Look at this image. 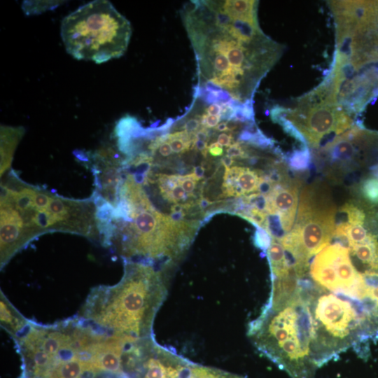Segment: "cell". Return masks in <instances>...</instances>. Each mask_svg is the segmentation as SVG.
Here are the masks:
<instances>
[{"mask_svg":"<svg viewBox=\"0 0 378 378\" xmlns=\"http://www.w3.org/2000/svg\"><path fill=\"white\" fill-rule=\"evenodd\" d=\"M258 1H190L181 15L197 62L195 97L234 108L252 106L261 80L281 57L284 46L265 34Z\"/></svg>","mask_w":378,"mask_h":378,"instance_id":"6da1fadb","label":"cell"},{"mask_svg":"<svg viewBox=\"0 0 378 378\" xmlns=\"http://www.w3.org/2000/svg\"><path fill=\"white\" fill-rule=\"evenodd\" d=\"M167 286L168 279L162 270L125 261L121 279L113 286L93 288L80 309L79 318L106 337L129 342L150 337Z\"/></svg>","mask_w":378,"mask_h":378,"instance_id":"277c9868","label":"cell"},{"mask_svg":"<svg viewBox=\"0 0 378 378\" xmlns=\"http://www.w3.org/2000/svg\"><path fill=\"white\" fill-rule=\"evenodd\" d=\"M208 152L212 156L217 157L223 155V149L218 142H214L208 146Z\"/></svg>","mask_w":378,"mask_h":378,"instance_id":"cb8c5ba5","label":"cell"},{"mask_svg":"<svg viewBox=\"0 0 378 378\" xmlns=\"http://www.w3.org/2000/svg\"><path fill=\"white\" fill-rule=\"evenodd\" d=\"M139 149V148H137ZM142 150V149H141ZM147 151V150H146ZM154 151H158L160 155L162 157L166 158L169 156L172 153V148L168 143V141H165L162 142L160 146ZM153 152V151H149Z\"/></svg>","mask_w":378,"mask_h":378,"instance_id":"7402d4cb","label":"cell"},{"mask_svg":"<svg viewBox=\"0 0 378 378\" xmlns=\"http://www.w3.org/2000/svg\"><path fill=\"white\" fill-rule=\"evenodd\" d=\"M220 119V115H211L205 113L201 116V125L205 128H214L218 125Z\"/></svg>","mask_w":378,"mask_h":378,"instance_id":"44dd1931","label":"cell"},{"mask_svg":"<svg viewBox=\"0 0 378 378\" xmlns=\"http://www.w3.org/2000/svg\"><path fill=\"white\" fill-rule=\"evenodd\" d=\"M60 35L66 52L74 58L102 64L124 55L132 27L110 1L95 0L64 17Z\"/></svg>","mask_w":378,"mask_h":378,"instance_id":"5b68a950","label":"cell"},{"mask_svg":"<svg viewBox=\"0 0 378 378\" xmlns=\"http://www.w3.org/2000/svg\"><path fill=\"white\" fill-rule=\"evenodd\" d=\"M215 130L216 131H219V132L227 131L228 130L227 122H223L219 123L215 127Z\"/></svg>","mask_w":378,"mask_h":378,"instance_id":"f546056e","label":"cell"},{"mask_svg":"<svg viewBox=\"0 0 378 378\" xmlns=\"http://www.w3.org/2000/svg\"><path fill=\"white\" fill-rule=\"evenodd\" d=\"M222 107L218 103L210 104L206 109V113L211 115H220Z\"/></svg>","mask_w":378,"mask_h":378,"instance_id":"d4e9b609","label":"cell"},{"mask_svg":"<svg viewBox=\"0 0 378 378\" xmlns=\"http://www.w3.org/2000/svg\"><path fill=\"white\" fill-rule=\"evenodd\" d=\"M185 378H247L220 369L192 363Z\"/></svg>","mask_w":378,"mask_h":378,"instance_id":"4fadbf2b","label":"cell"},{"mask_svg":"<svg viewBox=\"0 0 378 378\" xmlns=\"http://www.w3.org/2000/svg\"><path fill=\"white\" fill-rule=\"evenodd\" d=\"M335 211L333 205H321L312 190H304L295 225L285 235V244L307 261L332 239Z\"/></svg>","mask_w":378,"mask_h":378,"instance_id":"52a82bcc","label":"cell"},{"mask_svg":"<svg viewBox=\"0 0 378 378\" xmlns=\"http://www.w3.org/2000/svg\"><path fill=\"white\" fill-rule=\"evenodd\" d=\"M222 164L225 167V169L230 168L234 162V160L232 157L229 155H225L220 159Z\"/></svg>","mask_w":378,"mask_h":378,"instance_id":"83f0119b","label":"cell"},{"mask_svg":"<svg viewBox=\"0 0 378 378\" xmlns=\"http://www.w3.org/2000/svg\"><path fill=\"white\" fill-rule=\"evenodd\" d=\"M22 356V378H48L62 360L75 357L93 341L92 331L79 318L43 326L29 321L13 337Z\"/></svg>","mask_w":378,"mask_h":378,"instance_id":"8992f818","label":"cell"},{"mask_svg":"<svg viewBox=\"0 0 378 378\" xmlns=\"http://www.w3.org/2000/svg\"><path fill=\"white\" fill-rule=\"evenodd\" d=\"M197 150H200L204 156L208 152L207 142L195 139L193 146Z\"/></svg>","mask_w":378,"mask_h":378,"instance_id":"484cf974","label":"cell"},{"mask_svg":"<svg viewBox=\"0 0 378 378\" xmlns=\"http://www.w3.org/2000/svg\"><path fill=\"white\" fill-rule=\"evenodd\" d=\"M191 363L150 337L125 344L121 373L125 378H185Z\"/></svg>","mask_w":378,"mask_h":378,"instance_id":"9c48e42d","label":"cell"},{"mask_svg":"<svg viewBox=\"0 0 378 378\" xmlns=\"http://www.w3.org/2000/svg\"><path fill=\"white\" fill-rule=\"evenodd\" d=\"M213 202H211L209 200L205 197H201L199 199L197 202V204L200 206L201 209H205L209 206H210Z\"/></svg>","mask_w":378,"mask_h":378,"instance_id":"f1b7e54d","label":"cell"},{"mask_svg":"<svg viewBox=\"0 0 378 378\" xmlns=\"http://www.w3.org/2000/svg\"><path fill=\"white\" fill-rule=\"evenodd\" d=\"M0 267L31 241L45 233L62 232L100 240L93 198L61 197L23 181L13 170L1 176Z\"/></svg>","mask_w":378,"mask_h":378,"instance_id":"3957f363","label":"cell"},{"mask_svg":"<svg viewBox=\"0 0 378 378\" xmlns=\"http://www.w3.org/2000/svg\"><path fill=\"white\" fill-rule=\"evenodd\" d=\"M1 325L13 337L28 325L25 318L9 302L4 293L0 292Z\"/></svg>","mask_w":378,"mask_h":378,"instance_id":"8fae6325","label":"cell"},{"mask_svg":"<svg viewBox=\"0 0 378 378\" xmlns=\"http://www.w3.org/2000/svg\"><path fill=\"white\" fill-rule=\"evenodd\" d=\"M23 134L21 127H1V177L10 169L14 150Z\"/></svg>","mask_w":378,"mask_h":378,"instance_id":"7c38bea8","label":"cell"},{"mask_svg":"<svg viewBox=\"0 0 378 378\" xmlns=\"http://www.w3.org/2000/svg\"><path fill=\"white\" fill-rule=\"evenodd\" d=\"M310 162L309 150L305 148L295 151L290 158L289 164L295 170H303L307 168Z\"/></svg>","mask_w":378,"mask_h":378,"instance_id":"2e32d148","label":"cell"},{"mask_svg":"<svg viewBox=\"0 0 378 378\" xmlns=\"http://www.w3.org/2000/svg\"><path fill=\"white\" fill-rule=\"evenodd\" d=\"M257 229L254 235L255 245L262 251H267L270 246L272 238L266 230L256 226Z\"/></svg>","mask_w":378,"mask_h":378,"instance_id":"e0dca14e","label":"cell"},{"mask_svg":"<svg viewBox=\"0 0 378 378\" xmlns=\"http://www.w3.org/2000/svg\"><path fill=\"white\" fill-rule=\"evenodd\" d=\"M316 285L302 278L294 287L272 291L248 326L258 351L291 378H313L317 368L334 358L314 315Z\"/></svg>","mask_w":378,"mask_h":378,"instance_id":"7a4b0ae2","label":"cell"},{"mask_svg":"<svg viewBox=\"0 0 378 378\" xmlns=\"http://www.w3.org/2000/svg\"><path fill=\"white\" fill-rule=\"evenodd\" d=\"M200 125L201 117H191L184 122L181 129L188 133L195 134L199 130Z\"/></svg>","mask_w":378,"mask_h":378,"instance_id":"d6986e66","label":"cell"},{"mask_svg":"<svg viewBox=\"0 0 378 378\" xmlns=\"http://www.w3.org/2000/svg\"><path fill=\"white\" fill-rule=\"evenodd\" d=\"M226 153L227 155L232 158H246L248 157L247 153L244 150L239 142L232 144L228 148H227Z\"/></svg>","mask_w":378,"mask_h":378,"instance_id":"ffe728a7","label":"cell"},{"mask_svg":"<svg viewBox=\"0 0 378 378\" xmlns=\"http://www.w3.org/2000/svg\"><path fill=\"white\" fill-rule=\"evenodd\" d=\"M261 178L255 170L240 167L235 183L244 195L250 194L258 191Z\"/></svg>","mask_w":378,"mask_h":378,"instance_id":"5bb4252c","label":"cell"},{"mask_svg":"<svg viewBox=\"0 0 378 378\" xmlns=\"http://www.w3.org/2000/svg\"><path fill=\"white\" fill-rule=\"evenodd\" d=\"M188 197V195H186V191L179 183L176 184L174 188L164 197L165 200L176 204L181 201L186 200Z\"/></svg>","mask_w":378,"mask_h":378,"instance_id":"ac0fdd59","label":"cell"},{"mask_svg":"<svg viewBox=\"0 0 378 378\" xmlns=\"http://www.w3.org/2000/svg\"><path fill=\"white\" fill-rule=\"evenodd\" d=\"M309 274L326 290L361 302L366 296L362 274L354 267L348 248L335 242L314 257Z\"/></svg>","mask_w":378,"mask_h":378,"instance_id":"ba28073f","label":"cell"},{"mask_svg":"<svg viewBox=\"0 0 378 378\" xmlns=\"http://www.w3.org/2000/svg\"><path fill=\"white\" fill-rule=\"evenodd\" d=\"M339 214L344 219L342 222L339 223L363 225L365 223L366 214L365 211L353 203L347 202L343 204L339 209Z\"/></svg>","mask_w":378,"mask_h":378,"instance_id":"9a60e30c","label":"cell"},{"mask_svg":"<svg viewBox=\"0 0 378 378\" xmlns=\"http://www.w3.org/2000/svg\"><path fill=\"white\" fill-rule=\"evenodd\" d=\"M298 188L295 185L283 186L275 184L266 195V213L295 218L298 204Z\"/></svg>","mask_w":378,"mask_h":378,"instance_id":"30bf717a","label":"cell"},{"mask_svg":"<svg viewBox=\"0 0 378 378\" xmlns=\"http://www.w3.org/2000/svg\"><path fill=\"white\" fill-rule=\"evenodd\" d=\"M204 172L205 169L203 166L198 165L194 167L193 168L192 173L195 174V176L199 181L204 176Z\"/></svg>","mask_w":378,"mask_h":378,"instance_id":"4316f807","label":"cell"},{"mask_svg":"<svg viewBox=\"0 0 378 378\" xmlns=\"http://www.w3.org/2000/svg\"><path fill=\"white\" fill-rule=\"evenodd\" d=\"M232 141V134L221 133L218 136L217 142L221 146L229 147Z\"/></svg>","mask_w":378,"mask_h":378,"instance_id":"603a6c76","label":"cell"}]
</instances>
